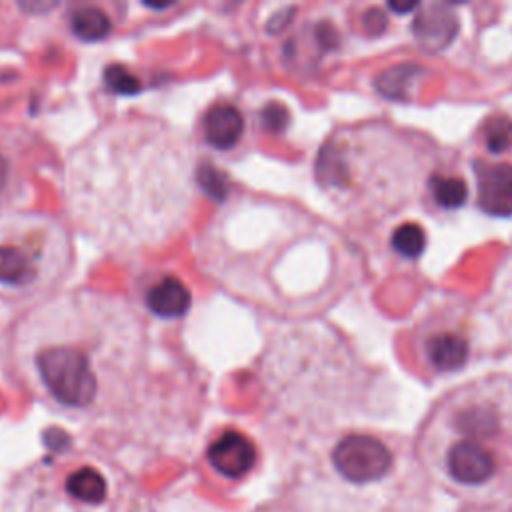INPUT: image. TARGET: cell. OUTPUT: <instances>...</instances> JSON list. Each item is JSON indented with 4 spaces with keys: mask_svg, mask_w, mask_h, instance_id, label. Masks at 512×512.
Instances as JSON below:
<instances>
[{
    "mask_svg": "<svg viewBox=\"0 0 512 512\" xmlns=\"http://www.w3.org/2000/svg\"><path fill=\"white\" fill-rule=\"evenodd\" d=\"M260 120L266 130L282 132L290 122V114L280 102H268L260 112Z\"/></svg>",
    "mask_w": 512,
    "mask_h": 512,
    "instance_id": "obj_20",
    "label": "cell"
},
{
    "mask_svg": "<svg viewBox=\"0 0 512 512\" xmlns=\"http://www.w3.org/2000/svg\"><path fill=\"white\" fill-rule=\"evenodd\" d=\"M434 202L442 208H460L466 202V184L454 176H432L430 180Z\"/></svg>",
    "mask_w": 512,
    "mask_h": 512,
    "instance_id": "obj_14",
    "label": "cell"
},
{
    "mask_svg": "<svg viewBox=\"0 0 512 512\" xmlns=\"http://www.w3.org/2000/svg\"><path fill=\"white\" fill-rule=\"evenodd\" d=\"M196 182L198 186L204 188L206 194H210L212 198H224L226 190H228V182L226 176L220 174L216 168L212 166H200L196 172Z\"/></svg>",
    "mask_w": 512,
    "mask_h": 512,
    "instance_id": "obj_19",
    "label": "cell"
},
{
    "mask_svg": "<svg viewBox=\"0 0 512 512\" xmlns=\"http://www.w3.org/2000/svg\"><path fill=\"white\" fill-rule=\"evenodd\" d=\"M22 184L24 182L18 176L16 162L8 152V144H0V206H6L8 202L20 198Z\"/></svg>",
    "mask_w": 512,
    "mask_h": 512,
    "instance_id": "obj_16",
    "label": "cell"
},
{
    "mask_svg": "<svg viewBox=\"0 0 512 512\" xmlns=\"http://www.w3.org/2000/svg\"><path fill=\"white\" fill-rule=\"evenodd\" d=\"M426 74L428 72L416 64H398L376 78V90L390 100H408L420 78Z\"/></svg>",
    "mask_w": 512,
    "mask_h": 512,
    "instance_id": "obj_11",
    "label": "cell"
},
{
    "mask_svg": "<svg viewBox=\"0 0 512 512\" xmlns=\"http://www.w3.org/2000/svg\"><path fill=\"white\" fill-rule=\"evenodd\" d=\"M484 140L490 152L502 154L512 148V120L508 116H492L484 124Z\"/></svg>",
    "mask_w": 512,
    "mask_h": 512,
    "instance_id": "obj_17",
    "label": "cell"
},
{
    "mask_svg": "<svg viewBox=\"0 0 512 512\" xmlns=\"http://www.w3.org/2000/svg\"><path fill=\"white\" fill-rule=\"evenodd\" d=\"M144 302L154 316L174 320L182 318L190 310L192 294L180 278L168 274L160 276L146 288Z\"/></svg>",
    "mask_w": 512,
    "mask_h": 512,
    "instance_id": "obj_9",
    "label": "cell"
},
{
    "mask_svg": "<svg viewBox=\"0 0 512 512\" xmlns=\"http://www.w3.org/2000/svg\"><path fill=\"white\" fill-rule=\"evenodd\" d=\"M424 354L434 370L456 372L468 362L470 346L458 332H434L424 342Z\"/></svg>",
    "mask_w": 512,
    "mask_h": 512,
    "instance_id": "obj_10",
    "label": "cell"
},
{
    "mask_svg": "<svg viewBox=\"0 0 512 512\" xmlns=\"http://www.w3.org/2000/svg\"><path fill=\"white\" fill-rule=\"evenodd\" d=\"M70 30L84 42H96L110 34L112 20L100 6L80 4L70 14Z\"/></svg>",
    "mask_w": 512,
    "mask_h": 512,
    "instance_id": "obj_12",
    "label": "cell"
},
{
    "mask_svg": "<svg viewBox=\"0 0 512 512\" xmlns=\"http://www.w3.org/2000/svg\"><path fill=\"white\" fill-rule=\"evenodd\" d=\"M478 206L494 216L512 214V166L474 162Z\"/></svg>",
    "mask_w": 512,
    "mask_h": 512,
    "instance_id": "obj_7",
    "label": "cell"
},
{
    "mask_svg": "<svg viewBox=\"0 0 512 512\" xmlns=\"http://www.w3.org/2000/svg\"><path fill=\"white\" fill-rule=\"evenodd\" d=\"M414 38L426 52L448 48L458 32V16L448 4H424L412 22Z\"/></svg>",
    "mask_w": 512,
    "mask_h": 512,
    "instance_id": "obj_6",
    "label": "cell"
},
{
    "mask_svg": "<svg viewBox=\"0 0 512 512\" xmlns=\"http://www.w3.org/2000/svg\"><path fill=\"white\" fill-rule=\"evenodd\" d=\"M72 260L66 232L44 214L0 216V294L32 300L56 286Z\"/></svg>",
    "mask_w": 512,
    "mask_h": 512,
    "instance_id": "obj_2",
    "label": "cell"
},
{
    "mask_svg": "<svg viewBox=\"0 0 512 512\" xmlns=\"http://www.w3.org/2000/svg\"><path fill=\"white\" fill-rule=\"evenodd\" d=\"M332 464L346 480L354 484H368L390 472L392 454L374 436L350 434L334 446Z\"/></svg>",
    "mask_w": 512,
    "mask_h": 512,
    "instance_id": "obj_3",
    "label": "cell"
},
{
    "mask_svg": "<svg viewBox=\"0 0 512 512\" xmlns=\"http://www.w3.org/2000/svg\"><path fill=\"white\" fill-rule=\"evenodd\" d=\"M202 134L208 146L216 150L234 148L244 134V116L230 102L212 104L202 118Z\"/></svg>",
    "mask_w": 512,
    "mask_h": 512,
    "instance_id": "obj_8",
    "label": "cell"
},
{
    "mask_svg": "<svg viewBox=\"0 0 512 512\" xmlns=\"http://www.w3.org/2000/svg\"><path fill=\"white\" fill-rule=\"evenodd\" d=\"M362 26L366 30V34L378 36L386 30L388 26V16L380 10V8H370L364 16H362Z\"/></svg>",
    "mask_w": 512,
    "mask_h": 512,
    "instance_id": "obj_21",
    "label": "cell"
},
{
    "mask_svg": "<svg viewBox=\"0 0 512 512\" xmlns=\"http://www.w3.org/2000/svg\"><path fill=\"white\" fill-rule=\"evenodd\" d=\"M206 458L222 476L240 478L252 470L256 462V448L242 432L226 430L208 446Z\"/></svg>",
    "mask_w": 512,
    "mask_h": 512,
    "instance_id": "obj_5",
    "label": "cell"
},
{
    "mask_svg": "<svg viewBox=\"0 0 512 512\" xmlns=\"http://www.w3.org/2000/svg\"><path fill=\"white\" fill-rule=\"evenodd\" d=\"M186 136L156 118L116 120L70 152L64 194L98 242L128 252L172 238L194 204Z\"/></svg>",
    "mask_w": 512,
    "mask_h": 512,
    "instance_id": "obj_1",
    "label": "cell"
},
{
    "mask_svg": "<svg viewBox=\"0 0 512 512\" xmlns=\"http://www.w3.org/2000/svg\"><path fill=\"white\" fill-rule=\"evenodd\" d=\"M446 466H448V474L456 482L468 484V486L484 484L486 480L492 478L496 470L492 452L482 442L468 440V438H460L450 446L446 456Z\"/></svg>",
    "mask_w": 512,
    "mask_h": 512,
    "instance_id": "obj_4",
    "label": "cell"
},
{
    "mask_svg": "<svg viewBox=\"0 0 512 512\" xmlns=\"http://www.w3.org/2000/svg\"><path fill=\"white\" fill-rule=\"evenodd\" d=\"M388 8L394 10V12H410V10H416L418 4L416 2H408V4H398V2H388Z\"/></svg>",
    "mask_w": 512,
    "mask_h": 512,
    "instance_id": "obj_22",
    "label": "cell"
},
{
    "mask_svg": "<svg viewBox=\"0 0 512 512\" xmlns=\"http://www.w3.org/2000/svg\"><path fill=\"white\" fill-rule=\"evenodd\" d=\"M66 490L80 502L100 504L106 498V480L96 468L82 466L66 478Z\"/></svg>",
    "mask_w": 512,
    "mask_h": 512,
    "instance_id": "obj_13",
    "label": "cell"
},
{
    "mask_svg": "<svg viewBox=\"0 0 512 512\" xmlns=\"http://www.w3.org/2000/svg\"><path fill=\"white\" fill-rule=\"evenodd\" d=\"M104 82L106 86L122 96L136 94L140 90V80L122 64H112L104 70Z\"/></svg>",
    "mask_w": 512,
    "mask_h": 512,
    "instance_id": "obj_18",
    "label": "cell"
},
{
    "mask_svg": "<svg viewBox=\"0 0 512 512\" xmlns=\"http://www.w3.org/2000/svg\"><path fill=\"white\" fill-rule=\"evenodd\" d=\"M392 246L404 258H418L426 248V234L420 224L406 222L392 232Z\"/></svg>",
    "mask_w": 512,
    "mask_h": 512,
    "instance_id": "obj_15",
    "label": "cell"
}]
</instances>
